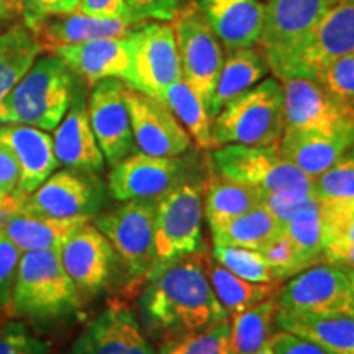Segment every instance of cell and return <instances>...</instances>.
Returning <instances> with one entry per match:
<instances>
[{
  "instance_id": "cell-49",
  "label": "cell",
  "mask_w": 354,
  "mask_h": 354,
  "mask_svg": "<svg viewBox=\"0 0 354 354\" xmlns=\"http://www.w3.org/2000/svg\"><path fill=\"white\" fill-rule=\"evenodd\" d=\"M79 12L84 13V15L95 17V19H113L127 21L125 0H81Z\"/></svg>"
},
{
  "instance_id": "cell-35",
  "label": "cell",
  "mask_w": 354,
  "mask_h": 354,
  "mask_svg": "<svg viewBox=\"0 0 354 354\" xmlns=\"http://www.w3.org/2000/svg\"><path fill=\"white\" fill-rule=\"evenodd\" d=\"M158 354H232L230 318L207 328L171 336L158 344Z\"/></svg>"
},
{
  "instance_id": "cell-26",
  "label": "cell",
  "mask_w": 354,
  "mask_h": 354,
  "mask_svg": "<svg viewBox=\"0 0 354 354\" xmlns=\"http://www.w3.org/2000/svg\"><path fill=\"white\" fill-rule=\"evenodd\" d=\"M276 328L308 339L328 354H354L353 315H317L279 308Z\"/></svg>"
},
{
  "instance_id": "cell-6",
  "label": "cell",
  "mask_w": 354,
  "mask_h": 354,
  "mask_svg": "<svg viewBox=\"0 0 354 354\" xmlns=\"http://www.w3.org/2000/svg\"><path fill=\"white\" fill-rule=\"evenodd\" d=\"M209 165L216 176L263 192H313V177L282 156L279 146H216Z\"/></svg>"
},
{
  "instance_id": "cell-22",
  "label": "cell",
  "mask_w": 354,
  "mask_h": 354,
  "mask_svg": "<svg viewBox=\"0 0 354 354\" xmlns=\"http://www.w3.org/2000/svg\"><path fill=\"white\" fill-rule=\"evenodd\" d=\"M0 143L13 153L20 167L19 196L26 197L35 192L50 177L57 162L53 138L35 127L8 123L0 127Z\"/></svg>"
},
{
  "instance_id": "cell-2",
  "label": "cell",
  "mask_w": 354,
  "mask_h": 354,
  "mask_svg": "<svg viewBox=\"0 0 354 354\" xmlns=\"http://www.w3.org/2000/svg\"><path fill=\"white\" fill-rule=\"evenodd\" d=\"M76 76L56 55L37 57L28 73L7 97L2 123L55 130L68 112Z\"/></svg>"
},
{
  "instance_id": "cell-42",
  "label": "cell",
  "mask_w": 354,
  "mask_h": 354,
  "mask_svg": "<svg viewBox=\"0 0 354 354\" xmlns=\"http://www.w3.org/2000/svg\"><path fill=\"white\" fill-rule=\"evenodd\" d=\"M320 202L313 192H304V190H284V192H263L261 205H264L271 214L276 216L279 223L284 227L292 216L300 212L310 209Z\"/></svg>"
},
{
  "instance_id": "cell-48",
  "label": "cell",
  "mask_w": 354,
  "mask_h": 354,
  "mask_svg": "<svg viewBox=\"0 0 354 354\" xmlns=\"http://www.w3.org/2000/svg\"><path fill=\"white\" fill-rule=\"evenodd\" d=\"M20 167L15 156L6 145L0 143V194L19 196ZM20 197V196H19Z\"/></svg>"
},
{
  "instance_id": "cell-45",
  "label": "cell",
  "mask_w": 354,
  "mask_h": 354,
  "mask_svg": "<svg viewBox=\"0 0 354 354\" xmlns=\"http://www.w3.org/2000/svg\"><path fill=\"white\" fill-rule=\"evenodd\" d=\"M81 0H24L25 25H32L35 20L50 15L79 12Z\"/></svg>"
},
{
  "instance_id": "cell-3",
  "label": "cell",
  "mask_w": 354,
  "mask_h": 354,
  "mask_svg": "<svg viewBox=\"0 0 354 354\" xmlns=\"http://www.w3.org/2000/svg\"><path fill=\"white\" fill-rule=\"evenodd\" d=\"M284 128L282 84L277 77H266L214 117L212 138L214 148L223 145L279 146Z\"/></svg>"
},
{
  "instance_id": "cell-10",
  "label": "cell",
  "mask_w": 354,
  "mask_h": 354,
  "mask_svg": "<svg viewBox=\"0 0 354 354\" xmlns=\"http://www.w3.org/2000/svg\"><path fill=\"white\" fill-rule=\"evenodd\" d=\"M183 79L210 107L216 81L225 61L223 44L216 38L202 13L192 2L183 6L172 20Z\"/></svg>"
},
{
  "instance_id": "cell-16",
  "label": "cell",
  "mask_w": 354,
  "mask_h": 354,
  "mask_svg": "<svg viewBox=\"0 0 354 354\" xmlns=\"http://www.w3.org/2000/svg\"><path fill=\"white\" fill-rule=\"evenodd\" d=\"M66 354H158L135 310L113 300L87 323Z\"/></svg>"
},
{
  "instance_id": "cell-27",
  "label": "cell",
  "mask_w": 354,
  "mask_h": 354,
  "mask_svg": "<svg viewBox=\"0 0 354 354\" xmlns=\"http://www.w3.org/2000/svg\"><path fill=\"white\" fill-rule=\"evenodd\" d=\"M271 73L268 57L259 46H246L228 51L221 66L218 81L209 107V115L214 120L221 109L230 102L245 94L251 87L263 81Z\"/></svg>"
},
{
  "instance_id": "cell-30",
  "label": "cell",
  "mask_w": 354,
  "mask_h": 354,
  "mask_svg": "<svg viewBox=\"0 0 354 354\" xmlns=\"http://www.w3.org/2000/svg\"><path fill=\"white\" fill-rule=\"evenodd\" d=\"M203 216L209 227L223 223L261 205L263 190L223 179L210 171L203 180Z\"/></svg>"
},
{
  "instance_id": "cell-13",
  "label": "cell",
  "mask_w": 354,
  "mask_h": 354,
  "mask_svg": "<svg viewBox=\"0 0 354 354\" xmlns=\"http://www.w3.org/2000/svg\"><path fill=\"white\" fill-rule=\"evenodd\" d=\"M104 203L105 189L95 174L66 167L51 174L35 192L21 198L20 212L53 218H92Z\"/></svg>"
},
{
  "instance_id": "cell-33",
  "label": "cell",
  "mask_w": 354,
  "mask_h": 354,
  "mask_svg": "<svg viewBox=\"0 0 354 354\" xmlns=\"http://www.w3.org/2000/svg\"><path fill=\"white\" fill-rule=\"evenodd\" d=\"M174 113L180 125L185 128L189 136L198 148L214 149L212 138V118L201 97L183 77L169 84L161 92L159 99Z\"/></svg>"
},
{
  "instance_id": "cell-19",
  "label": "cell",
  "mask_w": 354,
  "mask_h": 354,
  "mask_svg": "<svg viewBox=\"0 0 354 354\" xmlns=\"http://www.w3.org/2000/svg\"><path fill=\"white\" fill-rule=\"evenodd\" d=\"M53 149L59 166L97 174L104 169V154L97 143L91 122L87 102L81 91H74L68 112L55 128Z\"/></svg>"
},
{
  "instance_id": "cell-14",
  "label": "cell",
  "mask_w": 354,
  "mask_h": 354,
  "mask_svg": "<svg viewBox=\"0 0 354 354\" xmlns=\"http://www.w3.org/2000/svg\"><path fill=\"white\" fill-rule=\"evenodd\" d=\"M284 91V130L331 135L354 125V105L335 99L310 77L279 79Z\"/></svg>"
},
{
  "instance_id": "cell-29",
  "label": "cell",
  "mask_w": 354,
  "mask_h": 354,
  "mask_svg": "<svg viewBox=\"0 0 354 354\" xmlns=\"http://www.w3.org/2000/svg\"><path fill=\"white\" fill-rule=\"evenodd\" d=\"M39 53L37 37L26 25H13L0 35V120L7 97L28 73Z\"/></svg>"
},
{
  "instance_id": "cell-5",
  "label": "cell",
  "mask_w": 354,
  "mask_h": 354,
  "mask_svg": "<svg viewBox=\"0 0 354 354\" xmlns=\"http://www.w3.org/2000/svg\"><path fill=\"white\" fill-rule=\"evenodd\" d=\"M338 0H269L258 46L274 77L297 76L300 59L313 32Z\"/></svg>"
},
{
  "instance_id": "cell-40",
  "label": "cell",
  "mask_w": 354,
  "mask_h": 354,
  "mask_svg": "<svg viewBox=\"0 0 354 354\" xmlns=\"http://www.w3.org/2000/svg\"><path fill=\"white\" fill-rule=\"evenodd\" d=\"M313 79L333 95L335 99L344 104L354 105V55L339 56L322 66Z\"/></svg>"
},
{
  "instance_id": "cell-55",
  "label": "cell",
  "mask_w": 354,
  "mask_h": 354,
  "mask_svg": "<svg viewBox=\"0 0 354 354\" xmlns=\"http://www.w3.org/2000/svg\"><path fill=\"white\" fill-rule=\"evenodd\" d=\"M7 197H10V196H2V194H0V203L6 202V201H7Z\"/></svg>"
},
{
  "instance_id": "cell-52",
  "label": "cell",
  "mask_w": 354,
  "mask_h": 354,
  "mask_svg": "<svg viewBox=\"0 0 354 354\" xmlns=\"http://www.w3.org/2000/svg\"><path fill=\"white\" fill-rule=\"evenodd\" d=\"M24 12V0H0V25Z\"/></svg>"
},
{
  "instance_id": "cell-1",
  "label": "cell",
  "mask_w": 354,
  "mask_h": 354,
  "mask_svg": "<svg viewBox=\"0 0 354 354\" xmlns=\"http://www.w3.org/2000/svg\"><path fill=\"white\" fill-rule=\"evenodd\" d=\"M207 250L158 264L140 295V323L154 339L190 333L230 315L221 307L205 271Z\"/></svg>"
},
{
  "instance_id": "cell-41",
  "label": "cell",
  "mask_w": 354,
  "mask_h": 354,
  "mask_svg": "<svg viewBox=\"0 0 354 354\" xmlns=\"http://www.w3.org/2000/svg\"><path fill=\"white\" fill-rule=\"evenodd\" d=\"M313 194L325 198H354V151L313 179Z\"/></svg>"
},
{
  "instance_id": "cell-34",
  "label": "cell",
  "mask_w": 354,
  "mask_h": 354,
  "mask_svg": "<svg viewBox=\"0 0 354 354\" xmlns=\"http://www.w3.org/2000/svg\"><path fill=\"white\" fill-rule=\"evenodd\" d=\"M282 230L271 212L264 205L254 207L240 216L210 228L214 246H240L259 250L266 241Z\"/></svg>"
},
{
  "instance_id": "cell-36",
  "label": "cell",
  "mask_w": 354,
  "mask_h": 354,
  "mask_svg": "<svg viewBox=\"0 0 354 354\" xmlns=\"http://www.w3.org/2000/svg\"><path fill=\"white\" fill-rule=\"evenodd\" d=\"M282 232L299 251L300 258L307 264V268L322 263L325 241H323L320 202L292 216L287 223H284Z\"/></svg>"
},
{
  "instance_id": "cell-4",
  "label": "cell",
  "mask_w": 354,
  "mask_h": 354,
  "mask_svg": "<svg viewBox=\"0 0 354 354\" xmlns=\"http://www.w3.org/2000/svg\"><path fill=\"white\" fill-rule=\"evenodd\" d=\"M81 304V294L64 271L57 251L21 254L12 287V307L17 315L55 320L76 312Z\"/></svg>"
},
{
  "instance_id": "cell-43",
  "label": "cell",
  "mask_w": 354,
  "mask_h": 354,
  "mask_svg": "<svg viewBox=\"0 0 354 354\" xmlns=\"http://www.w3.org/2000/svg\"><path fill=\"white\" fill-rule=\"evenodd\" d=\"M127 21L133 25L145 21H172L183 8V0H125Z\"/></svg>"
},
{
  "instance_id": "cell-51",
  "label": "cell",
  "mask_w": 354,
  "mask_h": 354,
  "mask_svg": "<svg viewBox=\"0 0 354 354\" xmlns=\"http://www.w3.org/2000/svg\"><path fill=\"white\" fill-rule=\"evenodd\" d=\"M24 197L19 196H10L7 197L6 202L0 203V232H2L3 227L8 220L12 218V215H15L17 212H20V202Z\"/></svg>"
},
{
  "instance_id": "cell-11",
  "label": "cell",
  "mask_w": 354,
  "mask_h": 354,
  "mask_svg": "<svg viewBox=\"0 0 354 354\" xmlns=\"http://www.w3.org/2000/svg\"><path fill=\"white\" fill-rule=\"evenodd\" d=\"M277 300L279 308L289 312L354 317V292L348 271L325 261L281 284Z\"/></svg>"
},
{
  "instance_id": "cell-54",
  "label": "cell",
  "mask_w": 354,
  "mask_h": 354,
  "mask_svg": "<svg viewBox=\"0 0 354 354\" xmlns=\"http://www.w3.org/2000/svg\"><path fill=\"white\" fill-rule=\"evenodd\" d=\"M346 271H348L349 281H351V287H353V292H354V269H346Z\"/></svg>"
},
{
  "instance_id": "cell-56",
  "label": "cell",
  "mask_w": 354,
  "mask_h": 354,
  "mask_svg": "<svg viewBox=\"0 0 354 354\" xmlns=\"http://www.w3.org/2000/svg\"><path fill=\"white\" fill-rule=\"evenodd\" d=\"M259 2H263V3H268V2H269V0H259Z\"/></svg>"
},
{
  "instance_id": "cell-21",
  "label": "cell",
  "mask_w": 354,
  "mask_h": 354,
  "mask_svg": "<svg viewBox=\"0 0 354 354\" xmlns=\"http://www.w3.org/2000/svg\"><path fill=\"white\" fill-rule=\"evenodd\" d=\"M227 51L258 46L266 3L259 0H192Z\"/></svg>"
},
{
  "instance_id": "cell-47",
  "label": "cell",
  "mask_w": 354,
  "mask_h": 354,
  "mask_svg": "<svg viewBox=\"0 0 354 354\" xmlns=\"http://www.w3.org/2000/svg\"><path fill=\"white\" fill-rule=\"evenodd\" d=\"M271 344L274 354H328L315 343L284 330H276L271 338Z\"/></svg>"
},
{
  "instance_id": "cell-31",
  "label": "cell",
  "mask_w": 354,
  "mask_h": 354,
  "mask_svg": "<svg viewBox=\"0 0 354 354\" xmlns=\"http://www.w3.org/2000/svg\"><path fill=\"white\" fill-rule=\"evenodd\" d=\"M205 271L216 299L221 307L227 310L230 317L243 312L251 305L272 297L281 289V282L259 284V282H251L234 276L233 272H230L228 269H225L212 258L209 250L205 256Z\"/></svg>"
},
{
  "instance_id": "cell-8",
  "label": "cell",
  "mask_w": 354,
  "mask_h": 354,
  "mask_svg": "<svg viewBox=\"0 0 354 354\" xmlns=\"http://www.w3.org/2000/svg\"><path fill=\"white\" fill-rule=\"evenodd\" d=\"M203 183L189 179L158 198L154 216L156 266L202 251Z\"/></svg>"
},
{
  "instance_id": "cell-39",
  "label": "cell",
  "mask_w": 354,
  "mask_h": 354,
  "mask_svg": "<svg viewBox=\"0 0 354 354\" xmlns=\"http://www.w3.org/2000/svg\"><path fill=\"white\" fill-rule=\"evenodd\" d=\"M258 251L268 261L274 281L281 282V284L307 269V264L304 263L299 251L295 250V246L292 245V241L282 230L274 234L271 240L266 241Z\"/></svg>"
},
{
  "instance_id": "cell-25",
  "label": "cell",
  "mask_w": 354,
  "mask_h": 354,
  "mask_svg": "<svg viewBox=\"0 0 354 354\" xmlns=\"http://www.w3.org/2000/svg\"><path fill=\"white\" fill-rule=\"evenodd\" d=\"M37 37L44 53H53L56 48L91 41L97 38H122L133 28L123 20L95 19L81 12L50 15L26 25Z\"/></svg>"
},
{
  "instance_id": "cell-44",
  "label": "cell",
  "mask_w": 354,
  "mask_h": 354,
  "mask_svg": "<svg viewBox=\"0 0 354 354\" xmlns=\"http://www.w3.org/2000/svg\"><path fill=\"white\" fill-rule=\"evenodd\" d=\"M0 354H50V346L20 323H10L0 330Z\"/></svg>"
},
{
  "instance_id": "cell-15",
  "label": "cell",
  "mask_w": 354,
  "mask_h": 354,
  "mask_svg": "<svg viewBox=\"0 0 354 354\" xmlns=\"http://www.w3.org/2000/svg\"><path fill=\"white\" fill-rule=\"evenodd\" d=\"M125 100L136 148L149 156H183L194 141L166 104L136 88L125 87Z\"/></svg>"
},
{
  "instance_id": "cell-7",
  "label": "cell",
  "mask_w": 354,
  "mask_h": 354,
  "mask_svg": "<svg viewBox=\"0 0 354 354\" xmlns=\"http://www.w3.org/2000/svg\"><path fill=\"white\" fill-rule=\"evenodd\" d=\"M156 207L158 198L125 201L94 220L95 227L109 240L117 261L131 279H146L156 268Z\"/></svg>"
},
{
  "instance_id": "cell-18",
  "label": "cell",
  "mask_w": 354,
  "mask_h": 354,
  "mask_svg": "<svg viewBox=\"0 0 354 354\" xmlns=\"http://www.w3.org/2000/svg\"><path fill=\"white\" fill-rule=\"evenodd\" d=\"M57 254L81 295L99 294L112 281L117 256L107 238L91 221L71 234Z\"/></svg>"
},
{
  "instance_id": "cell-20",
  "label": "cell",
  "mask_w": 354,
  "mask_h": 354,
  "mask_svg": "<svg viewBox=\"0 0 354 354\" xmlns=\"http://www.w3.org/2000/svg\"><path fill=\"white\" fill-rule=\"evenodd\" d=\"M56 55L74 76L94 87L105 79H120L127 82L130 74V48L127 37L97 38L91 41L56 48Z\"/></svg>"
},
{
  "instance_id": "cell-17",
  "label": "cell",
  "mask_w": 354,
  "mask_h": 354,
  "mask_svg": "<svg viewBox=\"0 0 354 354\" xmlns=\"http://www.w3.org/2000/svg\"><path fill=\"white\" fill-rule=\"evenodd\" d=\"M125 87L127 84L120 79H105L95 84L87 100L88 122L104 159L110 166L120 162L136 149Z\"/></svg>"
},
{
  "instance_id": "cell-50",
  "label": "cell",
  "mask_w": 354,
  "mask_h": 354,
  "mask_svg": "<svg viewBox=\"0 0 354 354\" xmlns=\"http://www.w3.org/2000/svg\"><path fill=\"white\" fill-rule=\"evenodd\" d=\"M323 261L354 269V243H328L323 250Z\"/></svg>"
},
{
  "instance_id": "cell-32",
  "label": "cell",
  "mask_w": 354,
  "mask_h": 354,
  "mask_svg": "<svg viewBox=\"0 0 354 354\" xmlns=\"http://www.w3.org/2000/svg\"><path fill=\"white\" fill-rule=\"evenodd\" d=\"M277 294L230 317L232 354H254L271 342L276 333Z\"/></svg>"
},
{
  "instance_id": "cell-46",
  "label": "cell",
  "mask_w": 354,
  "mask_h": 354,
  "mask_svg": "<svg viewBox=\"0 0 354 354\" xmlns=\"http://www.w3.org/2000/svg\"><path fill=\"white\" fill-rule=\"evenodd\" d=\"M21 251L0 232V297L13 287L17 268H19Z\"/></svg>"
},
{
  "instance_id": "cell-37",
  "label": "cell",
  "mask_w": 354,
  "mask_h": 354,
  "mask_svg": "<svg viewBox=\"0 0 354 354\" xmlns=\"http://www.w3.org/2000/svg\"><path fill=\"white\" fill-rule=\"evenodd\" d=\"M210 254L216 263L233 272L234 276L251 282H259V284L276 282L268 261L258 250L240 246H214Z\"/></svg>"
},
{
  "instance_id": "cell-9",
  "label": "cell",
  "mask_w": 354,
  "mask_h": 354,
  "mask_svg": "<svg viewBox=\"0 0 354 354\" xmlns=\"http://www.w3.org/2000/svg\"><path fill=\"white\" fill-rule=\"evenodd\" d=\"M127 39L130 74L125 84L159 99L169 84L183 77L174 28L167 21H145L133 25Z\"/></svg>"
},
{
  "instance_id": "cell-12",
  "label": "cell",
  "mask_w": 354,
  "mask_h": 354,
  "mask_svg": "<svg viewBox=\"0 0 354 354\" xmlns=\"http://www.w3.org/2000/svg\"><path fill=\"white\" fill-rule=\"evenodd\" d=\"M192 162L183 156L165 158L131 153L112 166L109 194L115 201L159 198L192 177Z\"/></svg>"
},
{
  "instance_id": "cell-24",
  "label": "cell",
  "mask_w": 354,
  "mask_h": 354,
  "mask_svg": "<svg viewBox=\"0 0 354 354\" xmlns=\"http://www.w3.org/2000/svg\"><path fill=\"white\" fill-rule=\"evenodd\" d=\"M279 151L300 171L310 177H318L344 156L354 151V125L331 135L284 130Z\"/></svg>"
},
{
  "instance_id": "cell-53",
  "label": "cell",
  "mask_w": 354,
  "mask_h": 354,
  "mask_svg": "<svg viewBox=\"0 0 354 354\" xmlns=\"http://www.w3.org/2000/svg\"><path fill=\"white\" fill-rule=\"evenodd\" d=\"M254 354H274V349H272V344H271V342H269L268 344H266L264 348H261L258 353H254Z\"/></svg>"
},
{
  "instance_id": "cell-38",
  "label": "cell",
  "mask_w": 354,
  "mask_h": 354,
  "mask_svg": "<svg viewBox=\"0 0 354 354\" xmlns=\"http://www.w3.org/2000/svg\"><path fill=\"white\" fill-rule=\"evenodd\" d=\"M323 241L354 243V198L320 201Z\"/></svg>"
},
{
  "instance_id": "cell-28",
  "label": "cell",
  "mask_w": 354,
  "mask_h": 354,
  "mask_svg": "<svg viewBox=\"0 0 354 354\" xmlns=\"http://www.w3.org/2000/svg\"><path fill=\"white\" fill-rule=\"evenodd\" d=\"M91 221L88 216H73V218H53L17 212L7 221L2 233L15 245L21 253L39 250L57 251L68 238Z\"/></svg>"
},
{
  "instance_id": "cell-23",
  "label": "cell",
  "mask_w": 354,
  "mask_h": 354,
  "mask_svg": "<svg viewBox=\"0 0 354 354\" xmlns=\"http://www.w3.org/2000/svg\"><path fill=\"white\" fill-rule=\"evenodd\" d=\"M351 53H354V0H338L310 38L295 77L313 79L322 66Z\"/></svg>"
}]
</instances>
